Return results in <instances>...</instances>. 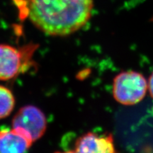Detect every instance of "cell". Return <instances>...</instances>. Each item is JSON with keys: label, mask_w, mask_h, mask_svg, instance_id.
I'll return each mask as SVG.
<instances>
[{"label": "cell", "mask_w": 153, "mask_h": 153, "mask_svg": "<svg viewBox=\"0 0 153 153\" xmlns=\"http://www.w3.org/2000/svg\"><path fill=\"white\" fill-rule=\"evenodd\" d=\"M151 22H153V16H152V18L151 19Z\"/></svg>", "instance_id": "obj_9"}, {"label": "cell", "mask_w": 153, "mask_h": 153, "mask_svg": "<svg viewBox=\"0 0 153 153\" xmlns=\"http://www.w3.org/2000/svg\"><path fill=\"white\" fill-rule=\"evenodd\" d=\"M33 141L22 132L13 128L0 131V152L22 153L26 152Z\"/></svg>", "instance_id": "obj_6"}, {"label": "cell", "mask_w": 153, "mask_h": 153, "mask_svg": "<svg viewBox=\"0 0 153 153\" xmlns=\"http://www.w3.org/2000/svg\"><path fill=\"white\" fill-rule=\"evenodd\" d=\"M14 97L7 87L0 85V119L9 116L14 109Z\"/></svg>", "instance_id": "obj_7"}, {"label": "cell", "mask_w": 153, "mask_h": 153, "mask_svg": "<svg viewBox=\"0 0 153 153\" xmlns=\"http://www.w3.org/2000/svg\"><path fill=\"white\" fill-rule=\"evenodd\" d=\"M36 48L28 45L22 48L0 45V80L13 79L24 70Z\"/></svg>", "instance_id": "obj_3"}, {"label": "cell", "mask_w": 153, "mask_h": 153, "mask_svg": "<svg viewBox=\"0 0 153 153\" xmlns=\"http://www.w3.org/2000/svg\"><path fill=\"white\" fill-rule=\"evenodd\" d=\"M38 28L51 36H68L89 22L93 0H14Z\"/></svg>", "instance_id": "obj_1"}, {"label": "cell", "mask_w": 153, "mask_h": 153, "mask_svg": "<svg viewBox=\"0 0 153 153\" xmlns=\"http://www.w3.org/2000/svg\"><path fill=\"white\" fill-rule=\"evenodd\" d=\"M148 90L150 92L151 97L153 99V72L151 74L150 77H149L148 82Z\"/></svg>", "instance_id": "obj_8"}, {"label": "cell", "mask_w": 153, "mask_h": 153, "mask_svg": "<svg viewBox=\"0 0 153 153\" xmlns=\"http://www.w3.org/2000/svg\"><path fill=\"white\" fill-rule=\"evenodd\" d=\"M46 126L45 115L34 106L22 107L12 120L13 128L22 132L33 142L43 136Z\"/></svg>", "instance_id": "obj_4"}, {"label": "cell", "mask_w": 153, "mask_h": 153, "mask_svg": "<svg viewBox=\"0 0 153 153\" xmlns=\"http://www.w3.org/2000/svg\"><path fill=\"white\" fill-rule=\"evenodd\" d=\"M148 89V82L142 74L135 71H124L114 79L113 96L120 104L131 106L143 100Z\"/></svg>", "instance_id": "obj_2"}, {"label": "cell", "mask_w": 153, "mask_h": 153, "mask_svg": "<svg viewBox=\"0 0 153 153\" xmlns=\"http://www.w3.org/2000/svg\"><path fill=\"white\" fill-rule=\"evenodd\" d=\"M74 152H116L114 136L111 133L103 135L89 133L78 137L74 145Z\"/></svg>", "instance_id": "obj_5"}]
</instances>
